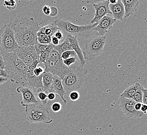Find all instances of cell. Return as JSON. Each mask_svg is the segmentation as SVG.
Wrapping results in <instances>:
<instances>
[{"instance_id":"1","label":"cell","mask_w":147,"mask_h":135,"mask_svg":"<svg viewBox=\"0 0 147 135\" xmlns=\"http://www.w3.org/2000/svg\"><path fill=\"white\" fill-rule=\"evenodd\" d=\"M9 24L14 32L15 39L19 47L34 46L38 43L37 33L41 27L33 18L25 17Z\"/></svg>"},{"instance_id":"2","label":"cell","mask_w":147,"mask_h":135,"mask_svg":"<svg viewBox=\"0 0 147 135\" xmlns=\"http://www.w3.org/2000/svg\"><path fill=\"white\" fill-rule=\"evenodd\" d=\"M5 65L4 70L7 73L11 82L28 87L26 80L28 67L17 56L15 52L3 55Z\"/></svg>"},{"instance_id":"3","label":"cell","mask_w":147,"mask_h":135,"mask_svg":"<svg viewBox=\"0 0 147 135\" xmlns=\"http://www.w3.org/2000/svg\"><path fill=\"white\" fill-rule=\"evenodd\" d=\"M81 39H83L81 49L85 59L93 60L101 55L107 41L106 37L99 35L97 32H93V31Z\"/></svg>"},{"instance_id":"4","label":"cell","mask_w":147,"mask_h":135,"mask_svg":"<svg viewBox=\"0 0 147 135\" xmlns=\"http://www.w3.org/2000/svg\"><path fill=\"white\" fill-rule=\"evenodd\" d=\"M88 70L80 65H71L68 72L62 80L63 86L66 95L73 91H77L82 86L85 76Z\"/></svg>"},{"instance_id":"5","label":"cell","mask_w":147,"mask_h":135,"mask_svg":"<svg viewBox=\"0 0 147 135\" xmlns=\"http://www.w3.org/2000/svg\"><path fill=\"white\" fill-rule=\"evenodd\" d=\"M54 23L59 30L62 31L64 37L67 35L75 36L77 39H82L93 32L98 23L91 25H77L71 23L67 20L58 19L54 20Z\"/></svg>"},{"instance_id":"6","label":"cell","mask_w":147,"mask_h":135,"mask_svg":"<svg viewBox=\"0 0 147 135\" xmlns=\"http://www.w3.org/2000/svg\"><path fill=\"white\" fill-rule=\"evenodd\" d=\"M26 119L31 124H49L52 122L48 109L40 101L25 107Z\"/></svg>"},{"instance_id":"7","label":"cell","mask_w":147,"mask_h":135,"mask_svg":"<svg viewBox=\"0 0 147 135\" xmlns=\"http://www.w3.org/2000/svg\"><path fill=\"white\" fill-rule=\"evenodd\" d=\"M43 65L45 66L44 72H50L54 76L62 80L68 72L69 68L65 65L61 55L54 49L51 51L48 59Z\"/></svg>"},{"instance_id":"8","label":"cell","mask_w":147,"mask_h":135,"mask_svg":"<svg viewBox=\"0 0 147 135\" xmlns=\"http://www.w3.org/2000/svg\"><path fill=\"white\" fill-rule=\"evenodd\" d=\"M19 47L14 37V32L9 23L0 29V53L4 55L15 52Z\"/></svg>"},{"instance_id":"9","label":"cell","mask_w":147,"mask_h":135,"mask_svg":"<svg viewBox=\"0 0 147 135\" xmlns=\"http://www.w3.org/2000/svg\"><path fill=\"white\" fill-rule=\"evenodd\" d=\"M15 53L18 57L28 68L35 60L39 61V57L34 46L19 47Z\"/></svg>"},{"instance_id":"10","label":"cell","mask_w":147,"mask_h":135,"mask_svg":"<svg viewBox=\"0 0 147 135\" xmlns=\"http://www.w3.org/2000/svg\"><path fill=\"white\" fill-rule=\"evenodd\" d=\"M119 105L123 113L129 118H138L144 116L140 111H137L135 109L136 102L131 99L119 97Z\"/></svg>"},{"instance_id":"11","label":"cell","mask_w":147,"mask_h":135,"mask_svg":"<svg viewBox=\"0 0 147 135\" xmlns=\"http://www.w3.org/2000/svg\"><path fill=\"white\" fill-rule=\"evenodd\" d=\"M39 63L38 60H35L28 68V71L26 76L27 86L32 90L42 88V75L40 76H36L34 73V70L37 67Z\"/></svg>"},{"instance_id":"12","label":"cell","mask_w":147,"mask_h":135,"mask_svg":"<svg viewBox=\"0 0 147 135\" xmlns=\"http://www.w3.org/2000/svg\"><path fill=\"white\" fill-rule=\"evenodd\" d=\"M109 1L108 0H101L98 3L92 4L96 12L94 17L91 21L92 24L99 23V21L108 14H112L109 7Z\"/></svg>"},{"instance_id":"13","label":"cell","mask_w":147,"mask_h":135,"mask_svg":"<svg viewBox=\"0 0 147 135\" xmlns=\"http://www.w3.org/2000/svg\"><path fill=\"white\" fill-rule=\"evenodd\" d=\"M17 93L22 94L23 99L20 104L23 107H27L30 104H36L38 102L34 90L29 87L20 86L16 89Z\"/></svg>"},{"instance_id":"14","label":"cell","mask_w":147,"mask_h":135,"mask_svg":"<svg viewBox=\"0 0 147 135\" xmlns=\"http://www.w3.org/2000/svg\"><path fill=\"white\" fill-rule=\"evenodd\" d=\"M116 20L109 16H105L99 21L96 27L93 29V31L98 32L99 35L105 36L108 31L113 28V25Z\"/></svg>"},{"instance_id":"15","label":"cell","mask_w":147,"mask_h":135,"mask_svg":"<svg viewBox=\"0 0 147 135\" xmlns=\"http://www.w3.org/2000/svg\"><path fill=\"white\" fill-rule=\"evenodd\" d=\"M65 38L68 39L72 49L76 53L79 61V65L81 67H84L85 65V59L82 51L80 47L77 37L75 36L67 35L65 37Z\"/></svg>"},{"instance_id":"16","label":"cell","mask_w":147,"mask_h":135,"mask_svg":"<svg viewBox=\"0 0 147 135\" xmlns=\"http://www.w3.org/2000/svg\"><path fill=\"white\" fill-rule=\"evenodd\" d=\"M51 90L56 95L57 94L60 97L65 104H67V101L64 98V96L66 94L63 86L62 79H60L58 76H54L51 84Z\"/></svg>"},{"instance_id":"17","label":"cell","mask_w":147,"mask_h":135,"mask_svg":"<svg viewBox=\"0 0 147 135\" xmlns=\"http://www.w3.org/2000/svg\"><path fill=\"white\" fill-rule=\"evenodd\" d=\"M109 9L112 15L114 16V19L117 20L123 21L124 17L125 11L124 5L121 0H118L117 2L115 4H109Z\"/></svg>"},{"instance_id":"18","label":"cell","mask_w":147,"mask_h":135,"mask_svg":"<svg viewBox=\"0 0 147 135\" xmlns=\"http://www.w3.org/2000/svg\"><path fill=\"white\" fill-rule=\"evenodd\" d=\"M121 2L124 7L125 18L129 17L134 12L137 11L139 3L138 0H122Z\"/></svg>"},{"instance_id":"19","label":"cell","mask_w":147,"mask_h":135,"mask_svg":"<svg viewBox=\"0 0 147 135\" xmlns=\"http://www.w3.org/2000/svg\"><path fill=\"white\" fill-rule=\"evenodd\" d=\"M54 76L50 72H44L42 74V90L47 94L51 92V86Z\"/></svg>"},{"instance_id":"20","label":"cell","mask_w":147,"mask_h":135,"mask_svg":"<svg viewBox=\"0 0 147 135\" xmlns=\"http://www.w3.org/2000/svg\"><path fill=\"white\" fill-rule=\"evenodd\" d=\"M142 87V85L139 83H136L133 85L127 87L124 92L121 95L120 97L127 99H132L136 92Z\"/></svg>"},{"instance_id":"21","label":"cell","mask_w":147,"mask_h":135,"mask_svg":"<svg viewBox=\"0 0 147 135\" xmlns=\"http://www.w3.org/2000/svg\"><path fill=\"white\" fill-rule=\"evenodd\" d=\"M58 30H59L58 27H57V25H55V23H54V21H53L45 27H41L38 32L45 34V35L52 37L54 35L55 33Z\"/></svg>"},{"instance_id":"22","label":"cell","mask_w":147,"mask_h":135,"mask_svg":"<svg viewBox=\"0 0 147 135\" xmlns=\"http://www.w3.org/2000/svg\"><path fill=\"white\" fill-rule=\"evenodd\" d=\"M54 49L55 51H57L60 55H61L63 53L65 52L66 51L73 50L71 47L70 43L66 38H65L64 41L62 43L54 46Z\"/></svg>"},{"instance_id":"23","label":"cell","mask_w":147,"mask_h":135,"mask_svg":"<svg viewBox=\"0 0 147 135\" xmlns=\"http://www.w3.org/2000/svg\"><path fill=\"white\" fill-rule=\"evenodd\" d=\"M54 45H52L51 43L48 45L45 50L40 55L39 57V63H44L48 59L51 51L54 49Z\"/></svg>"},{"instance_id":"24","label":"cell","mask_w":147,"mask_h":135,"mask_svg":"<svg viewBox=\"0 0 147 135\" xmlns=\"http://www.w3.org/2000/svg\"><path fill=\"white\" fill-rule=\"evenodd\" d=\"M32 90H34L35 93L38 101H40L44 106L47 104V94L43 91L42 88L34 89Z\"/></svg>"},{"instance_id":"25","label":"cell","mask_w":147,"mask_h":135,"mask_svg":"<svg viewBox=\"0 0 147 135\" xmlns=\"http://www.w3.org/2000/svg\"><path fill=\"white\" fill-rule=\"evenodd\" d=\"M37 42L42 44L49 45L51 43V37L45 34L37 33Z\"/></svg>"},{"instance_id":"26","label":"cell","mask_w":147,"mask_h":135,"mask_svg":"<svg viewBox=\"0 0 147 135\" xmlns=\"http://www.w3.org/2000/svg\"><path fill=\"white\" fill-rule=\"evenodd\" d=\"M3 5L6 8L10 11L14 10L16 8L17 4L15 1L14 0H6L4 1L3 2Z\"/></svg>"},{"instance_id":"27","label":"cell","mask_w":147,"mask_h":135,"mask_svg":"<svg viewBox=\"0 0 147 135\" xmlns=\"http://www.w3.org/2000/svg\"><path fill=\"white\" fill-rule=\"evenodd\" d=\"M142 86L140 87L138 90L136 92L134 96H133L131 99L136 102V103H142Z\"/></svg>"},{"instance_id":"28","label":"cell","mask_w":147,"mask_h":135,"mask_svg":"<svg viewBox=\"0 0 147 135\" xmlns=\"http://www.w3.org/2000/svg\"><path fill=\"white\" fill-rule=\"evenodd\" d=\"M77 57V56L76 53L73 50L66 51L65 52L63 53L62 55H61V59H62L63 60L68 59L71 57Z\"/></svg>"},{"instance_id":"29","label":"cell","mask_w":147,"mask_h":135,"mask_svg":"<svg viewBox=\"0 0 147 135\" xmlns=\"http://www.w3.org/2000/svg\"><path fill=\"white\" fill-rule=\"evenodd\" d=\"M48 45H45V44H42L39 43H37L36 45H34V47L35 50L36 51L37 55L38 57H39L40 55L42 53L43 51L45 50L46 48L47 47Z\"/></svg>"},{"instance_id":"30","label":"cell","mask_w":147,"mask_h":135,"mask_svg":"<svg viewBox=\"0 0 147 135\" xmlns=\"http://www.w3.org/2000/svg\"><path fill=\"white\" fill-rule=\"evenodd\" d=\"M77 61H78V59L77 57H71L67 59L64 60H63L64 64L67 67L69 68L71 67V65H73V64L76 63Z\"/></svg>"},{"instance_id":"31","label":"cell","mask_w":147,"mask_h":135,"mask_svg":"<svg viewBox=\"0 0 147 135\" xmlns=\"http://www.w3.org/2000/svg\"><path fill=\"white\" fill-rule=\"evenodd\" d=\"M51 109L54 112H59L62 109V105L58 102H54L52 104Z\"/></svg>"},{"instance_id":"32","label":"cell","mask_w":147,"mask_h":135,"mask_svg":"<svg viewBox=\"0 0 147 135\" xmlns=\"http://www.w3.org/2000/svg\"><path fill=\"white\" fill-rule=\"evenodd\" d=\"M80 95L77 91H73L69 93V97L72 101H77L79 98Z\"/></svg>"},{"instance_id":"33","label":"cell","mask_w":147,"mask_h":135,"mask_svg":"<svg viewBox=\"0 0 147 135\" xmlns=\"http://www.w3.org/2000/svg\"><path fill=\"white\" fill-rule=\"evenodd\" d=\"M55 98H56V94L51 90L50 92L47 94V104L51 101H54Z\"/></svg>"},{"instance_id":"34","label":"cell","mask_w":147,"mask_h":135,"mask_svg":"<svg viewBox=\"0 0 147 135\" xmlns=\"http://www.w3.org/2000/svg\"><path fill=\"white\" fill-rule=\"evenodd\" d=\"M44 69L41 67H37L34 70V73L36 76H39L42 75L44 73Z\"/></svg>"},{"instance_id":"35","label":"cell","mask_w":147,"mask_h":135,"mask_svg":"<svg viewBox=\"0 0 147 135\" xmlns=\"http://www.w3.org/2000/svg\"><path fill=\"white\" fill-rule=\"evenodd\" d=\"M142 103L143 104H147V90L142 88Z\"/></svg>"},{"instance_id":"36","label":"cell","mask_w":147,"mask_h":135,"mask_svg":"<svg viewBox=\"0 0 147 135\" xmlns=\"http://www.w3.org/2000/svg\"><path fill=\"white\" fill-rule=\"evenodd\" d=\"M58 14V9L57 7L52 6L50 7V17H55Z\"/></svg>"},{"instance_id":"37","label":"cell","mask_w":147,"mask_h":135,"mask_svg":"<svg viewBox=\"0 0 147 135\" xmlns=\"http://www.w3.org/2000/svg\"><path fill=\"white\" fill-rule=\"evenodd\" d=\"M54 36L56 37L57 39H59V41L63 39H65V37L64 36V34L62 32L60 31L59 30H58L54 34Z\"/></svg>"},{"instance_id":"38","label":"cell","mask_w":147,"mask_h":135,"mask_svg":"<svg viewBox=\"0 0 147 135\" xmlns=\"http://www.w3.org/2000/svg\"><path fill=\"white\" fill-rule=\"evenodd\" d=\"M43 13L47 16H50V7L48 5H45L42 7Z\"/></svg>"},{"instance_id":"39","label":"cell","mask_w":147,"mask_h":135,"mask_svg":"<svg viewBox=\"0 0 147 135\" xmlns=\"http://www.w3.org/2000/svg\"><path fill=\"white\" fill-rule=\"evenodd\" d=\"M60 41L58 39H57L56 37H54V35L51 37V44L54 45V46L59 45Z\"/></svg>"},{"instance_id":"40","label":"cell","mask_w":147,"mask_h":135,"mask_svg":"<svg viewBox=\"0 0 147 135\" xmlns=\"http://www.w3.org/2000/svg\"><path fill=\"white\" fill-rule=\"evenodd\" d=\"M5 69V65L3 60V55L0 53V69L4 70Z\"/></svg>"},{"instance_id":"41","label":"cell","mask_w":147,"mask_h":135,"mask_svg":"<svg viewBox=\"0 0 147 135\" xmlns=\"http://www.w3.org/2000/svg\"><path fill=\"white\" fill-rule=\"evenodd\" d=\"M0 77H3L4 78H6V79L9 80V76L7 72H6L5 70H1L0 69Z\"/></svg>"},{"instance_id":"42","label":"cell","mask_w":147,"mask_h":135,"mask_svg":"<svg viewBox=\"0 0 147 135\" xmlns=\"http://www.w3.org/2000/svg\"><path fill=\"white\" fill-rule=\"evenodd\" d=\"M147 105L142 104V107L140 108V111L143 113L144 114H146L147 113Z\"/></svg>"},{"instance_id":"43","label":"cell","mask_w":147,"mask_h":135,"mask_svg":"<svg viewBox=\"0 0 147 135\" xmlns=\"http://www.w3.org/2000/svg\"><path fill=\"white\" fill-rule=\"evenodd\" d=\"M142 103H136L135 106V109L136 111H140V108L142 107Z\"/></svg>"},{"instance_id":"44","label":"cell","mask_w":147,"mask_h":135,"mask_svg":"<svg viewBox=\"0 0 147 135\" xmlns=\"http://www.w3.org/2000/svg\"><path fill=\"white\" fill-rule=\"evenodd\" d=\"M9 80L6 78H4L3 77H0V86L2 84H3L4 83H5V82H7Z\"/></svg>"},{"instance_id":"45","label":"cell","mask_w":147,"mask_h":135,"mask_svg":"<svg viewBox=\"0 0 147 135\" xmlns=\"http://www.w3.org/2000/svg\"><path fill=\"white\" fill-rule=\"evenodd\" d=\"M117 2V0H110L109 3L110 4H115Z\"/></svg>"}]
</instances>
